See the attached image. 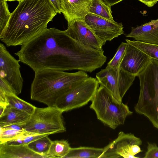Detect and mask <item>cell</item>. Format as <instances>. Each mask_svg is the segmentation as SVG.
Returning a JSON list of instances; mask_svg holds the SVG:
<instances>
[{"label":"cell","mask_w":158,"mask_h":158,"mask_svg":"<svg viewBox=\"0 0 158 158\" xmlns=\"http://www.w3.org/2000/svg\"><path fill=\"white\" fill-rule=\"evenodd\" d=\"M15 54L35 72L51 69L91 73L102 67L107 59L103 49L97 50L86 46L65 31L54 27L46 28L22 45Z\"/></svg>","instance_id":"cell-1"},{"label":"cell","mask_w":158,"mask_h":158,"mask_svg":"<svg viewBox=\"0 0 158 158\" xmlns=\"http://www.w3.org/2000/svg\"><path fill=\"white\" fill-rule=\"evenodd\" d=\"M57 14L49 0H23L11 13L0 39L7 47L22 45L47 28Z\"/></svg>","instance_id":"cell-2"},{"label":"cell","mask_w":158,"mask_h":158,"mask_svg":"<svg viewBox=\"0 0 158 158\" xmlns=\"http://www.w3.org/2000/svg\"><path fill=\"white\" fill-rule=\"evenodd\" d=\"M30 90L31 99L55 106L57 99L77 83L89 77L85 71L75 73L51 69L35 72Z\"/></svg>","instance_id":"cell-3"},{"label":"cell","mask_w":158,"mask_h":158,"mask_svg":"<svg viewBox=\"0 0 158 158\" xmlns=\"http://www.w3.org/2000/svg\"><path fill=\"white\" fill-rule=\"evenodd\" d=\"M140 90L135 111L148 118L158 129V60L151 58L139 74Z\"/></svg>","instance_id":"cell-4"},{"label":"cell","mask_w":158,"mask_h":158,"mask_svg":"<svg viewBox=\"0 0 158 158\" xmlns=\"http://www.w3.org/2000/svg\"><path fill=\"white\" fill-rule=\"evenodd\" d=\"M91 101L90 107L95 111L97 118L113 129L124 124L127 117L133 114L127 104L118 101L101 85Z\"/></svg>","instance_id":"cell-5"},{"label":"cell","mask_w":158,"mask_h":158,"mask_svg":"<svg viewBox=\"0 0 158 158\" xmlns=\"http://www.w3.org/2000/svg\"><path fill=\"white\" fill-rule=\"evenodd\" d=\"M61 110L56 106L36 107L30 118L22 125L27 132L51 135L66 131Z\"/></svg>","instance_id":"cell-6"},{"label":"cell","mask_w":158,"mask_h":158,"mask_svg":"<svg viewBox=\"0 0 158 158\" xmlns=\"http://www.w3.org/2000/svg\"><path fill=\"white\" fill-rule=\"evenodd\" d=\"M99 83L90 77L74 85L56 100L55 106L65 112L81 107L91 101Z\"/></svg>","instance_id":"cell-7"},{"label":"cell","mask_w":158,"mask_h":158,"mask_svg":"<svg viewBox=\"0 0 158 158\" xmlns=\"http://www.w3.org/2000/svg\"><path fill=\"white\" fill-rule=\"evenodd\" d=\"M136 76L125 71L120 66L113 68L107 66L96 73V77L101 85L108 89L120 102L132 84Z\"/></svg>","instance_id":"cell-8"},{"label":"cell","mask_w":158,"mask_h":158,"mask_svg":"<svg viewBox=\"0 0 158 158\" xmlns=\"http://www.w3.org/2000/svg\"><path fill=\"white\" fill-rule=\"evenodd\" d=\"M19 60L15 59L0 44V78L7 83L18 95L22 92L23 80L20 72Z\"/></svg>","instance_id":"cell-9"},{"label":"cell","mask_w":158,"mask_h":158,"mask_svg":"<svg viewBox=\"0 0 158 158\" xmlns=\"http://www.w3.org/2000/svg\"><path fill=\"white\" fill-rule=\"evenodd\" d=\"M142 144L141 139L133 134L121 131L115 139L103 148L101 158H139L131 154V148L134 145L140 146Z\"/></svg>","instance_id":"cell-10"},{"label":"cell","mask_w":158,"mask_h":158,"mask_svg":"<svg viewBox=\"0 0 158 158\" xmlns=\"http://www.w3.org/2000/svg\"><path fill=\"white\" fill-rule=\"evenodd\" d=\"M85 21L95 34L106 42L124 34L121 23L111 21L90 13L86 15Z\"/></svg>","instance_id":"cell-11"},{"label":"cell","mask_w":158,"mask_h":158,"mask_svg":"<svg viewBox=\"0 0 158 158\" xmlns=\"http://www.w3.org/2000/svg\"><path fill=\"white\" fill-rule=\"evenodd\" d=\"M68 25V28L64 31L72 38L92 49H102V47L106 42L95 34L85 20L75 21Z\"/></svg>","instance_id":"cell-12"},{"label":"cell","mask_w":158,"mask_h":158,"mask_svg":"<svg viewBox=\"0 0 158 158\" xmlns=\"http://www.w3.org/2000/svg\"><path fill=\"white\" fill-rule=\"evenodd\" d=\"M150 59L143 52L127 43L120 67L126 72L137 76L147 65Z\"/></svg>","instance_id":"cell-13"},{"label":"cell","mask_w":158,"mask_h":158,"mask_svg":"<svg viewBox=\"0 0 158 158\" xmlns=\"http://www.w3.org/2000/svg\"><path fill=\"white\" fill-rule=\"evenodd\" d=\"M61 11L68 24L76 20H85L89 13L92 0H60Z\"/></svg>","instance_id":"cell-14"},{"label":"cell","mask_w":158,"mask_h":158,"mask_svg":"<svg viewBox=\"0 0 158 158\" xmlns=\"http://www.w3.org/2000/svg\"><path fill=\"white\" fill-rule=\"evenodd\" d=\"M126 37L144 43L158 44V19L132 27L131 32Z\"/></svg>","instance_id":"cell-15"},{"label":"cell","mask_w":158,"mask_h":158,"mask_svg":"<svg viewBox=\"0 0 158 158\" xmlns=\"http://www.w3.org/2000/svg\"><path fill=\"white\" fill-rule=\"evenodd\" d=\"M0 158H45L31 150L27 144H0Z\"/></svg>","instance_id":"cell-16"},{"label":"cell","mask_w":158,"mask_h":158,"mask_svg":"<svg viewBox=\"0 0 158 158\" xmlns=\"http://www.w3.org/2000/svg\"><path fill=\"white\" fill-rule=\"evenodd\" d=\"M31 115L8 105L0 115V127L11 125H23L28 120Z\"/></svg>","instance_id":"cell-17"},{"label":"cell","mask_w":158,"mask_h":158,"mask_svg":"<svg viewBox=\"0 0 158 158\" xmlns=\"http://www.w3.org/2000/svg\"><path fill=\"white\" fill-rule=\"evenodd\" d=\"M103 148L80 147L71 148L64 158H101Z\"/></svg>","instance_id":"cell-18"},{"label":"cell","mask_w":158,"mask_h":158,"mask_svg":"<svg viewBox=\"0 0 158 158\" xmlns=\"http://www.w3.org/2000/svg\"><path fill=\"white\" fill-rule=\"evenodd\" d=\"M89 13L101 18L114 22L111 7L106 4L102 0H92Z\"/></svg>","instance_id":"cell-19"},{"label":"cell","mask_w":158,"mask_h":158,"mask_svg":"<svg viewBox=\"0 0 158 158\" xmlns=\"http://www.w3.org/2000/svg\"><path fill=\"white\" fill-rule=\"evenodd\" d=\"M46 135L39 138L27 144L28 147L34 152L44 156L46 158L51 157L48 152L52 141Z\"/></svg>","instance_id":"cell-20"},{"label":"cell","mask_w":158,"mask_h":158,"mask_svg":"<svg viewBox=\"0 0 158 158\" xmlns=\"http://www.w3.org/2000/svg\"><path fill=\"white\" fill-rule=\"evenodd\" d=\"M8 105L23 111L30 115L34 112L36 107L19 98L14 94H5Z\"/></svg>","instance_id":"cell-21"},{"label":"cell","mask_w":158,"mask_h":158,"mask_svg":"<svg viewBox=\"0 0 158 158\" xmlns=\"http://www.w3.org/2000/svg\"><path fill=\"white\" fill-rule=\"evenodd\" d=\"M66 140L62 139L52 141L48 155L51 158H63L68 154L71 148Z\"/></svg>","instance_id":"cell-22"},{"label":"cell","mask_w":158,"mask_h":158,"mask_svg":"<svg viewBox=\"0 0 158 158\" xmlns=\"http://www.w3.org/2000/svg\"><path fill=\"white\" fill-rule=\"evenodd\" d=\"M126 42L140 50L150 58L158 60V44H153L136 40H125Z\"/></svg>","instance_id":"cell-23"},{"label":"cell","mask_w":158,"mask_h":158,"mask_svg":"<svg viewBox=\"0 0 158 158\" xmlns=\"http://www.w3.org/2000/svg\"><path fill=\"white\" fill-rule=\"evenodd\" d=\"M49 135L26 132L25 131L13 139L6 142L9 144H28L39 138Z\"/></svg>","instance_id":"cell-24"},{"label":"cell","mask_w":158,"mask_h":158,"mask_svg":"<svg viewBox=\"0 0 158 158\" xmlns=\"http://www.w3.org/2000/svg\"><path fill=\"white\" fill-rule=\"evenodd\" d=\"M127 43L122 42L118 47L114 57L107 64V66L113 68L120 66L125 53Z\"/></svg>","instance_id":"cell-25"},{"label":"cell","mask_w":158,"mask_h":158,"mask_svg":"<svg viewBox=\"0 0 158 158\" xmlns=\"http://www.w3.org/2000/svg\"><path fill=\"white\" fill-rule=\"evenodd\" d=\"M11 14L6 1L0 0V33L7 25Z\"/></svg>","instance_id":"cell-26"},{"label":"cell","mask_w":158,"mask_h":158,"mask_svg":"<svg viewBox=\"0 0 158 158\" xmlns=\"http://www.w3.org/2000/svg\"><path fill=\"white\" fill-rule=\"evenodd\" d=\"M24 131L0 127V144L13 139Z\"/></svg>","instance_id":"cell-27"},{"label":"cell","mask_w":158,"mask_h":158,"mask_svg":"<svg viewBox=\"0 0 158 158\" xmlns=\"http://www.w3.org/2000/svg\"><path fill=\"white\" fill-rule=\"evenodd\" d=\"M144 158H158V146L154 143L148 142Z\"/></svg>","instance_id":"cell-28"},{"label":"cell","mask_w":158,"mask_h":158,"mask_svg":"<svg viewBox=\"0 0 158 158\" xmlns=\"http://www.w3.org/2000/svg\"><path fill=\"white\" fill-rule=\"evenodd\" d=\"M0 91L3 92L5 94H15L10 86L0 78Z\"/></svg>","instance_id":"cell-29"},{"label":"cell","mask_w":158,"mask_h":158,"mask_svg":"<svg viewBox=\"0 0 158 158\" xmlns=\"http://www.w3.org/2000/svg\"><path fill=\"white\" fill-rule=\"evenodd\" d=\"M55 10L58 14L61 13L60 0H49Z\"/></svg>","instance_id":"cell-30"},{"label":"cell","mask_w":158,"mask_h":158,"mask_svg":"<svg viewBox=\"0 0 158 158\" xmlns=\"http://www.w3.org/2000/svg\"><path fill=\"white\" fill-rule=\"evenodd\" d=\"M10 129L18 131H24V129L22 125L18 124H11L0 127Z\"/></svg>","instance_id":"cell-31"},{"label":"cell","mask_w":158,"mask_h":158,"mask_svg":"<svg viewBox=\"0 0 158 158\" xmlns=\"http://www.w3.org/2000/svg\"><path fill=\"white\" fill-rule=\"evenodd\" d=\"M142 152L139 146L137 145H133L131 148V153L134 156Z\"/></svg>","instance_id":"cell-32"},{"label":"cell","mask_w":158,"mask_h":158,"mask_svg":"<svg viewBox=\"0 0 158 158\" xmlns=\"http://www.w3.org/2000/svg\"><path fill=\"white\" fill-rule=\"evenodd\" d=\"M149 7L154 6L158 1V0H138Z\"/></svg>","instance_id":"cell-33"},{"label":"cell","mask_w":158,"mask_h":158,"mask_svg":"<svg viewBox=\"0 0 158 158\" xmlns=\"http://www.w3.org/2000/svg\"><path fill=\"white\" fill-rule=\"evenodd\" d=\"M106 5L111 6L123 0H102Z\"/></svg>","instance_id":"cell-34"},{"label":"cell","mask_w":158,"mask_h":158,"mask_svg":"<svg viewBox=\"0 0 158 158\" xmlns=\"http://www.w3.org/2000/svg\"><path fill=\"white\" fill-rule=\"evenodd\" d=\"M6 1H9L10 2L14 1H18L19 2L23 0H5Z\"/></svg>","instance_id":"cell-35"}]
</instances>
